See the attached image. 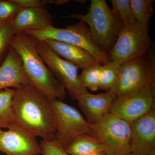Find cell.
<instances>
[{"label": "cell", "mask_w": 155, "mask_h": 155, "mask_svg": "<svg viewBox=\"0 0 155 155\" xmlns=\"http://www.w3.org/2000/svg\"><path fill=\"white\" fill-rule=\"evenodd\" d=\"M42 155L41 154H37V155Z\"/></svg>", "instance_id": "cell-30"}, {"label": "cell", "mask_w": 155, "mask_h": 155, "mask_svg": "<svg viewBox=\"0 0 155 155\" xmlns=\"http://www.w3.org/2000/svg\"><path fill=\"white\" fill-rule=\"evenodd\" d=\"M117 98L110 91L94 94L87 91L81 95L77 101L87 121L93 125L109 114Z\"/></svg>", "instance_id": "cell-14"}, {"label": "cell", "mask_w": 155, "mask_h": 155, "mask_svg": "<svg viewBox=\"0 0 155 155\" xmlns=\"http://www.w3.org/2000/svg\"><path fill=\"white\" fill-rule=\"evenodd\" d=\"M66 17L85 22L94 44L108 55L123 25L121 19L109 7L105 0H91L86 14H74Z\"/></svg>", "instance_id": "cell-3"}, {"label": "cell", "mask_w": 155, "mask_h": 155, "mask_svg": "<svg viewBox=\"0 0 155 155\" xmlns=\"http://www.w3.org/2000/svg\"><path fill=\"white\" fill-rule=\"evenodd\" d=\"M70 2V1L69 0H44L45 5L48 4L61 5H65Z\"/></svg>", "instance_id": "cell-27"}, {"label": "cell", "mask_w": 155, "mask_h": 155, "mask_svg": "<svg viewBox=\"0 0 155 155\" xmlns=\"http://www.w3.org/2000/svg\"><path fill=\"white\" fill-rule=\"evenodd\" d=\"M130 126L131 153L155 155V108Z\"/></svg>", "instance_id": "cell-12"}, {"label": "cell", "mask_w": 155, "mask_h": 155, "mask_svg": "<svg viewBox=\"0 0 155 155\" xmlns=\"http://www.w3.org/2000/svg\"><path fill=\"white\" fill-rule=\"evenodd\" d=\"M23 32L40 41L51 39L75 45L88 52L102 65L111 61L108 54L94 44L89 28L81 20L75 24L66 25L65 28L51 26L41 30H25Z\"/></svg>", "instance_id": "cell-6"}, {"label": "cell", "mask_w": 155, "mask_h": 155, "mask_svg": "<svg viewBox=\"0 0 155 155\" xmlns=\"http://www.w3.org/2000/svg\"><path fill=\"white\" fill-rule=\"evenodd\" d=\"M155 108L154 83L128 96L117 98L109 113L130 124Z\"/></svg>", "instance_id": "cell-10"}, {"label": "cell", "mask_w": 155, "mask_h": 155, "mask_svg": "<svg viewBox=\"0 0 155 155\" xmlns=\"http://www.w3.org/2000/svg\"><path fill=\"white\" fill-rule=\"evenodd\" d=\"M89 155H106L104 153H96L92 154Z\"/></svg>", "instance_id": "cell-28"}, {"label": "cell", "mask_w": 155, "mask_h": 155, "mask_svg": "<svg viewBox=\"0 0 155 155\" xmlns=\"http://www.w3.org/2000/svg\"><path fill=\"white\" fill-rule=\"evenodd\" d=\"M16 34L12 22L0 25V64L5 60Z\"/></svg>", "instance_id": "cell-22"}, {"label": "cell", "mask_w": 155, "mask_h": 155, "mask_svg": "<svg viewBox=\"0 0 155 155\" xmlns=\"http://www.w3.org/2000/svg\"><path fill=\"white\" fill-rule=\"evenodd\" d=\"M12 106L18 125L36 137L55 138L56 123L49 99L35 87L15 89Z\"/></svg>", "instance_id": "cell-1"}, {"label": "cell", "mask_w": 155, "mask_h": 155, "mask_svg": "<svg viewBox=\"0 0 155 155\" xmlns=\"http://www.w3.org/2000/svg\"><path fill=\"white\" fill-rule=\"evenodd\" d=\"M49 99L55 121V138L65 148L78 136L89 133L91 124L76 108L61 100Z\"/></svg>", "instance_id": "cell-8"}, {"label": "cell", "mask_w": 155, "mask_h": 155, "mask_svg": "<svg viewBox=\"0 0 155 155\" xmlns=\"http://www.w3.org/2000/svg\"><path fill=\"white\" fill-rule=\"evenodd\" d=\"M22 8L45 7L44 0H12Z\"/></svg>", "instance_id": "cell-26"}, {"label": "cell", "mask_w": 155, "mask_h": 155, "mask_svg": "<svg viewBox=\"0 0 155 155\" xmlns=\"http://www.w3.org/2000/svg\"><path fill=\"white\" fill-rule=\"evenodd\" d=\"M11 47L21 57L31 84L49 99L63 101L67 95L64 86L53 75L38 54L35 39L23 32L16 34Z\"/></svg>", "instance_id": "cell-2"}, {"label": "cell", "mask_w": 155, "mask_h": 155, "mask_svg": "<svg viewBox=\"0 0 155 155\" xmlns=\"http://www.w3.org/2000/svg\"><path fill=\"white\" fill-rule=\"evenodd\" d=\"M112 10L122 20L124 25L136 22L134 17L130 0H111Z\"/></svg>", "instance_id": "cell-23"}, {"label": "cell", "mask_w": 155, "mask_h": 155, "mask_svg": "<svg viewBox=\"0 0 155 155\" xmlns=\"http://www.w3.org/2000/svg\"><path fill=\"white\" fill-rule=\"evenodd\" d=\"M120 65L110 61L103 65L100 75L99 89L111 91L118 78Z\"/></svg>", "instance_id": "cell-21"}, {"label": "cell", "mask_w": 155, "mask_h": 155, "mask_svg": "<svg viewBox=\"0 0 155 155\" xmlns=\"http://www.w3.org/2000/svg\"><path fill=\"white\" fill-rule=\"evenodd\" d=\"M88 134L103 146L106 155H130V123L110 113L91 125Z\"/></svg>", "instance_id": "cell-7"}, {"label": "cell", "mask_w": 155, "mask_h": 155, "mask_svg": "<svg viewBox=\"0 0 155 155\" xmlns=\"http://www.w3.org/2000/svg\"><path fill=\"white\" fill-rule=\"evenodd\" d=\"M149 25L135 22L123 25L109 53L111 61L119 65L145 55L153 43L149 35Z\"/></svg>", "instance_id": "cell-5"}, {"label": "cell", "mask_w": 155, "mask_h": 155, "mask_svg": "<svg viewBox=\"0 0 155 155\" xmlns=\"http://www.w3.org/2000/svg\"><path fill=\"white\" fill-rule=\"evenodd\" d=\"M15 89L8 88L0 91V129L9 128L16 123L12 100Z\"/></svg>", "instance_id": "cell-18"}, {"label": "cell", "mask_w": 155, "mask_h": 155, "mask_svg": "<svg viewBox=\"0 0 155 155\" xmlns=\"http://www.w3.org/2000/svg\"><path fill=\"white\" fill-rule=\"evenodd\" d=\"M134 17L137 22L149 25L154 12L152 0H130Z\"/></svg>", "instance_id": "cell-19"}, {"label": "cell", "mask_w": 155, "mask_h": 155, "mask_svg": "<svg viewBox=\"0 0 155 155\" xmlns=\"http://www.w3.org/2000/svg\"><path fill=\"white\" fill-rule=\"evenodd\" d=\"M65 150L69 155H89L104 153L102 145L88 134L78 136L65 148Z\"/></svg>", "instance_id": "cell-17"}, {"label": "cell", "mask_w": 155, "mask_h": 155, "mask_svg": "<svg viewBox=\"0 0 155 155\" xmlns=\"http://www.w3.org/2000/svg\"><path fill=\"white\" fill-rule=\"evenodd\" d=\"M22 8L12 0H0V25L12 22Z\"/></svg>", "instance_id": "cell-24"}, {"label": "cell", "mask_w": 155, "mask_h": 155, "mask_svg": "<svg viewBox=\"0 0 155 155\" xmlns=\"http://www.w3.org/2000/svg\"><path fill=\"white\" fill-rule=\"evenodd\" d=\"M4 131L0 129V151L6 155H35L41 149L34 136L17 123Z\"/></svg>", "instance_id": "cell-11"}, {"label": "cell", "mask_w": 155, "mask_h": 155, "mask_svg": "<svg viewBox=\"0 0 155 155\" xmlns=\"http://www.w3.org/2000/svg\"><path fill=\"white\" fill-rule=\"evenodd\" d=\"M16 33L54 26V17L45 7L23 8L12 22Z\"/></svg>", "instance_id": "cell-15"}, {"label": "cell", "mask_w": 155, "mask_h": 155, "mask_svg": "<svg viewBox=\"0 0 155 155\" xmlns=\"http://www.w3.org/2000/svg\"><path fill=\"white\" fill-rule=\"evenodd\" d=\"M103 65L97 64L83 69L79 75L81 85L87 90L97 91L99 89L100 75Z\"/></svg>", "instance_id": "cell-20"}, {"label": "cell", "mask_w": 155, "mask_h": 155, "mask_svg": "<svg viewBox=\"0 0 155 155\" xmlns=\"http://www.w3.org/2000/svg\"><path fill=\"white\" fill-rule=\"evenodd\" d=\"M28 85L31 84L25 74L22 59L11 47L0 67V91L8 88L17 89Z\"/></svg>", "instance_id": "cell-13"}, {"label": "cell", "mask_w": 155, "mask_h": 155, "mask_svg": "<svg viewBox=\"0 0 155 155\" xmlns=\"http://www.w3.org/2000/svg\"><path fill=\"white\" fill-rule=\"evenodd\" d=\"M151 49L145 55L120 65L118 78L110 91L117 98L128 96L155 83V58Z\"/></svg>", "instance_id": "cell-4"}, {"label": "cell", "mask_w": 155, "mask_h": 155, "mask_svg": "<svg viewBox=\"0 0 155 155\" xmlns=\"http://www.w3.org/2000/svg\"><path fill=\"white\" fill-rule=\"evenodd\" d=\"M43 41L58 56L78 69H85L98 63L88 52L75 45L51 39Z\"/></svg>", "instance_id": "cell-16"}, {"label": "cell", "mask_w": 155, "mask_h": 155, "mask_svg": "<svg viewBox=\"0 0 155 155\" xmlns=\"http://www.w3.org/2000/svg\"><path fill=\"white\" fill-rule=\"evenodd\" d=\"M39 145L42 155H69L63 145L55 138L42 139Z\"/></svg>", "instance_id": "cell-25"}, {"label": "cell", "mask_w": 155, "mask_h": 155, "mask_svg": "<svg viewBox=\"0 0 155 155\" xmlns=\"http://www.w3.org/2000/svg\"><path fill=\"white\" fill-rule=\"evenodd\" d=\"M34 39L37 50L47 67L70 97L77 100L81 95L87 91L81 83L78 68L58 56L44 41Z\"/></svg>", "instance_id": "cell-9"}, {"label": "cell", "mask_w": 155, "mask_h": 155, "mask_svg": "<svg viewBox=\"0 0 155 155\" xmlns=\"http://www.w3.org/2000/svg\"><path fill=\"white\" fill-rule=\"evenodd\" d=\"M130 155H146L141 154L132 153H131L130 154Z\"/></svg>", "instance_id": "cell-29"}]
</instances>
